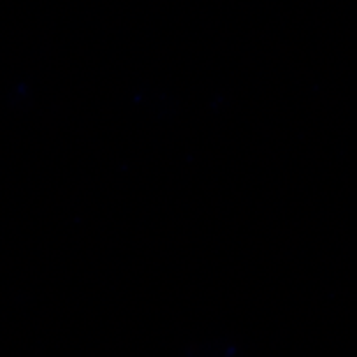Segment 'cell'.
Instances as JSON below:
<instances>
[]
</instances>
